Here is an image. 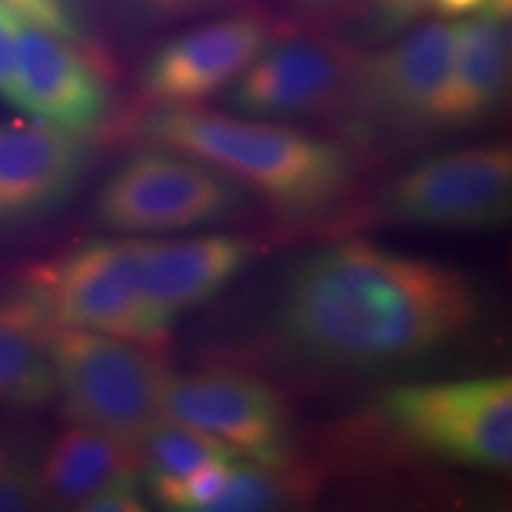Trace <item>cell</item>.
<instances>
[{
    "instance_id": "cell-1",
    "label": "cell",
    "mask_w": 512,
    "mask_h": 512,
    "mask_svg": "<svg viewBox=\"0 0 512 512\" xmlns=\"http://www.w3.org/2000/svg\"><path fill=\"white\" fill-rule=\"evenodd\" d=\"M479 294L465 273L370 242H344L294 268L280 325L325 366L394 368L427 358L475 328Z\"/></svg>"
},
{
    "instance_id": "cell-2",
    "label": "cell",
    "mask_w": 512,
    "mask_h": 512,
    "mask_svg": "<svg viewBox=\"0 0 512 512\" xmlns=\"http://www.w3.org/2000/svg\"><path fill=\"white\" fill-rule=\"evenodd\" d=\"M143 136L202 159L287 214L332 207L354 178L344 147L242 114L164 107L143 121Z\"/></svg>"
},
{
    "instance_id": "cell-3",
    "label": "cell",
    "mask_w": 512,
    "mask_h": 512,
    "mask_svg": "<svg viewBox=\"0 0 512 512\" xmlns=\"http://www.w3.org/2000/svg\"><path fill=\"white\" fill-rule=\"evenodd\" d=\"M50 351L67 418L140 453L150 432L166 420L171 373L162 358L124 339L60 325Z\"/></svg>"
},
{
    "instance_id": "cell-4",
    "label": "cell",
    "mask_w": 512,
    "mask_h": 512,
    "mask_svg": "<svg viewBox=\"0 0 512 512\" xmlns=\"http://www.w3.org/2000/svg\"><path fill=\"white\" fill-rule=\"evenodd\" d=\"M29 290L60 328L162 349L171 323L143 292L140 240H102L76 249L31 278Z\"/></svg>"
},
{
    "instance_id": "cell-5",
    "label": "cell",
    "mask_w": 512,
    "mask_h": 512,
    "mask_svg": "<svg viewBox=\"0 0 512 512\" xmlns=\"http://www.w3.org/2000/svg\"><path fill=\"white\" fill-rule=\"evenodd\" d=\"M245 190L183 152H140L107 178L95 200L107 228L131 235L178 233L235 219Z\"/></svg>"
},
{
    "instance_id": "cell-6",
    "label": "cell",
    "mask_w": 512,
    "mask_h": 512,
    "mask_svg": "<svg viewBox=\"0 0 512 512\" xmlns=\"http://www.w3.org/2000/svg\"><path fill=\"white\" fill-rule=\"evenodd\" d=\"M382 411L403 437L460 465L505 470L512 463V377L392 387Z\"/></svg>"
},
{
    "instance_id": "cell-7",
    "label": "cell",
    "mask_w": 512,
    "mask_h": 512,
    "mask_svg": "<svg viewBox=\"0 0 512 512\" xmlns=\"http://www.w3.org/2000/svg\"><path fill=\"white\" fill-rule=\"evenodd\" d=\"M387 214L422 228L486 230L508 221L512 150L505 143L467 147L427 159L389 185Z\"/></svg>"
},
{
    "instance_id": "cell-8",
    "label": "cell",
    "mask_w": 512,
    "mask_h": 512,
    "mask_svg": "<svg viewBox=\"0 0 512 512\" xmlns=\"http://www.w3.org/2000/svg\"><path fill=\"white\" fill-rule=\"evenodd\" d=\"M164 418L219 439L240 458L264 467L290 460V420L266 384L240 373L171 375Z\"/></svg>"
},
{
    "instance_id": "cell-9",
    "label": "cell",
    "mask_w": 512,
    "mask_h": 512,
    "mask_svg": "<svg viewBox=\"0 0 512 512\" xmlns=\"http://www.w3.org/2000/svg\"><path fill=\"white\" fill-rule=\"evenodd\" d=\"M456 50V24L427 22L380 53L351 64L354 105L384 124H434Z\"/></svg>"
},
{
    "instance_id": "cell-10",
    "label": "cell",
    "mask_w": 512,
    "mask_h": 512,
    "mask_svg": "<svg viewBox=\"0 0 512 512\" xmlns=\"http://www.w3.org/2000/svg\"><path fill=\"white\" fill-rule=\"evenodd\" d=\"M17 76L10 100L22 112L76 136L102 126L110 88L79 46L15 17Z\"/></svg>"
},
{
    "instance_id": "cell-11",
    "label": "cell",
    "mask_w": 512,
    "mask_h": 512,
    "mask_svg": "<svg viewBox=\"0 0 512 512\" xmlns=\"http://www.w3.org/2000/svg\"><path fill=\"white\" fill-rule=\"evenodd\" d=\"M271 43L261 17L214 19L162 43L147 57L140 83L164 107H190L230 86Z\"/></svg>"
},
{
    "instance_id": "cell-12",
    "label": "cell",
    "mask_w": 512,
    "mask_h": 512,
    "mask_svg": "<svg viewBox=\"0 0 512 512\" xmlns=\"http://www.w3.org/2000/svg\"><path fill=\"white\" fill-rule=\"evenodd\" d=\"M351 62L313 41L271 43L230 83L226 105L242 117L304 119L349 93Z\"/></svg>"
},
{
    "instance_id": "cell-13",
    "label": "cell",
    "mask_w": 512,
    "mask_h": 512,
    "mask_svg": "<svg viewBox=\"0 0 512 512\" xmlns=\"http://www.w3.org/2000/svg\"><path fill=\"white\" fill-rule=\"evenodd\" d=\"M83 169L86 147L76 133L43 121H0V226L62 207Z\"/></svg>"
},
{
    "instance_id": "cell-14",
    "label": "cell",
    "mask_w": 512,
    "mask_h": 512,
    "mask_svg": "<svg viewBox=\"0 0 512 512\" xmlns=\"http://www.w3.org/2000/svg\"><path fill=\"white\" fill-rule=\"evenodd\" d=\"M143 292L174 325L181 313L209 302L252 259V245L235 235L140 240Z\"/></svg>"
},
{
    "instance_id": "cell-15",
    "label": "cell",
    "mask_w": 512,
    "mask_h": 512,
    "mask_svg": "<svg viewBox=\"0 0 512 512\" xmlns=\"http://www.w3.org/2000/svg\"><path fill=\"white\" fill-rule=\"evenodd\" d=\"M510 83V29L505 19L456 24L451 72L434 107V124L470 126L501 107Z\"/></svg>"
},
{
    "instance_id": "cell-16",
    "label": "cell",
    "mask_w": 512,
    "mask_h": 512,
    "mask_svg": "<svg viewBox=\"0 0 512 512\" xmlns=\"http://www.w3.org/2000/svg\"><path fill=\"white\" fill-rule=\"evenodd\" d=\"M55 323L31 290L0 297V403L38 408L55 399Z\"/></svg>"
},
{
    "instance_id": "cell-17",
    "label": "cell",
    "mask_w": 512,
    "mask_h": 512,
    "mask_svg": "<svg viewBox=\"0 0 512 512\" xmlns=\"http://www.w3.org/2000/svg\"><path fill=\"white\" fill-rule=\"evenodd\" d=\"M143 463L138 451L117 439L74 425L60 432L38 467L41 501L60 508L81 510L114 477L138 472Z\"/></svg>"
},
{
    "instance_id": "cell-18",
    "label": "cell",
    "mask_w": 512,
    "mask_h": 512,
    "mask_svg": "<svg viewBox=\"0 0 512 512\" xmlns=\"http://www.w3.org/2000/svg\"><path fill=\"white\" fill-rule=\"evenodd\" d=\"M140 458L150 470V477H185L209 463H233L240 460L219 439L209 434L162 420L140 448Z\"/></svg>"
},
{
    "instance_id": "cell-19",
    "label": "cell",
    "mask_w": 512,
    "mask_h": 512,
    "mask_svg": "<svg viewBox=\"0 0 512 512\" xmlns=\"http://www.w3.org/2000/svg\"><path fill=\"white\" fill-rule=\"evenodd\" d=\"M287 501L285 484L264 465H230L226 484L204 512H259L280 508Z\"/></svg>"
},
{
    "instance_id": "cell-20",
    "label": "cell",
    "mask_w": 512,
    "mask_h": 512,
    "mask_svg": "<svg viewBox=\"0 0 512 512\" xmlns=\"http://www.w3.org/2000/svg\"><path fill=\"white\" fill-rule=\"evenodd\" d=\"M238 463V460H233ZM233 463H209L185 477H150V491L166 510L204 512L226 484Z\"/></svg>"
},
{
    "instance_id": "cell-21",
    "label": "cell",
    "mask_w": 512,
    "mask_h": 512,
    "mask_svg": "<svg viewBox=\"0 0 512 512\" xmlns=\"http://www.w3.org/2000/svg\"><path fill=\"white\" fill-rule=\"evenodd\" d=\"M0 8H5L22 22L34 24V27L74 43V46L86 43L81 0H0Z\"/></svg>"
},
{
    "instance_id": "cell-22",
    "label": "cell",
    "mask_w": 512,
    "mask_h": 512,
    "mask_svg": "<svg viewBox=\"0 0 512 512\" xmlns=\"http://www.w3.org/2000/svg\"><path fill=\"white\" fill-rule=\"evenodd\" d=\"M41 503L38 467L17 446L0 441V512L31 510Z\"/></svg>"
},
{
    "instance_id": "cell-23",
    "label": "cell",
    "mask_w": 512,
    "mask_h": 512,
    "mask_svg": "<svg viewBox=\"0 0 512 512\" xmlns=\"http://www.w3.org/2000/svg\"><path fill=\"white\" fill-rule=\"evenodd\" d=\"M119 3L138 22L150 24V27H166V24L221 12L230 5H238L240 0H119Z\"/></svg>"
},
{
    "instance_id": "cell-24",
    "label": "cell",
    "mask_w": 512,
    "mask_h": 512,
    "mask_svg": "<svg viewBox=\"0 0 512 512\" xmlns=\"http://www.w3.org/2000/svg\"><path fill=\"white\" fill-rule=\"evenodd\" d=\"M370 29L380 36L396 34L430 10V0H366Z\"/></svg>"
},
{
    "instance_id": "cell-25",
    "label": "cell",
    "mask_w": 512,
    "mask_h": 512,
    "mask_svg": "<svg viewBox=\"0 0 512 512\" xmlns=\"http://www.w3.org/2000/svg\"><path fill=\"white\" fill-rule=\"evenodd\" d=\"M81 510L88 512H140L145 510L143 491L138 484V472L114 477L110 484L102 486L98 494L88 498Z\"/></svg>"
},
{
    "instance_id": "cell-26",
    "label": "cell",
    "mask_w": 512,
    "mask_h": 512,
    "mask_svg": "<svg viewBox=\"0 0 512 512\" xmlns=\"http://www.w3.org/2000/svg\"><path fill=\"white\" fill-rule=\"evenodd\" d=\"M17 76V43L15 15L0 8V98L10 100Z\"/></svg>"
},
{
    "instance_id": "cell-27",
    "label": "cell",
    "mask_w": 512,
    "mask_h": 512,
    "mask_svg": "<svg viewBox=\"0 0 512 512\" xmlns=\"http://www.w3.org/2000/svg\"><path fill=\"white\" fill-rule=\"evenodd\" d=\"M486 0H430V10L444 17L470 15V12H482Z\"/></svg>"
},
{
    "instance_id": "cell-28",
    "label": "cell",
    "mask_w": 512,
    "mask_h": 512,
    "mask_svg": "<svg viewBox=\"0 0 512 512\" xmlns=\"http://www.w3.org/2000/svg\"><path fill=\"white\" fill-rule=\"evenodd\" d=\"M512 10V0H486L482 15L494 19H508Z\"/></svg>"
},
{
    "instance_id": "cell-29",
    "label": "cell",
    "mask_w": 512,
    "mask_h": 512,
    "mask_svg": "<svg viewBox=\"0 0 512 512\" xmlns=\"http://www.w3.org/2000/svg\"><path fill=\"white\" fill-rule=\"evenodd\" d=\"M299 3L306 5V8H325V5H332L335 0H299Z\"/></svg>"
}]
</instances>
